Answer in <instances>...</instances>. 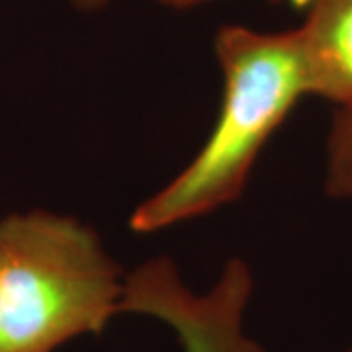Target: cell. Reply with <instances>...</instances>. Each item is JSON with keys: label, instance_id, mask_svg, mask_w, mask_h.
<instances>
[{"label": "cell", "instance_id": "6da1fadb", "mask_svg": "<svg viewBox=\"0 0 352 352\" xmlns=\"http://www.w3.org/2000/svg\"><path fill=\"white\" fill-rule=\"evenodd\" d=\"M215 53L226 78L215 127L194 161L133 212L135 233H155L237 200L266 141L309 94L298 30L261 34L223 25Z\"/></svg>", "mask_w": 352, "mask_h": 352}, {"label": "cell", "instance_id": "7a4b0ae2", "mask_svg": "<svg viewBox=\"0 0 352 352\" xmlns=\"http://www.w3.org/2000/svg\"><path fill=\"white\" fill-rule=\"evenodd\" d=\"M122 268L92 227L34 210L0 219V352H55L120 314Z\"/></svg>", "mask_w": 352, "mask_h": 352}, {"label": "cell", "instance_id": "3957f363", "mask_svg": "<svg viewBox=\"0 0 352 352\" xmlns=\"http://www.w3.org/2000/svg\"><path fill=\"white\" fill-rule=\"evenodd\" d=\"M252 286L249 264L229 258L219 280L198 294L182 282L168 256H159L127 274L120 314L161 321L175 331L184 352H266L243 327Z\"/></svg>", "mask_w": 352, "mask_h": 352}, {"label": "cell", "instance_id": "277c9868", "mask_svg": "<svg viewBox=\"0 0 352 352\" xmlns=\"http://www.w3.org/2000/svg\"><path fill=\"white\" fill-rule=\"evenodd\" d=\"M298 34L309 94L352 110V0H307Z\"/></svg>", "mask_w": 352, "mask_h": 352}, {"label": "cell", "instance_id": "5b68a950", "mask_svg": "<svg viewBox=\"0 0 352 352\" xmlns=\"http://www.w3.org/2000/svg\"><path fill=\"white\" fill-rule=\"evenodd\" d=\"M325 190L333 198H352V110H337L329 129Z\"/></svg>", "mask_w": 352, "mask_h": 352}, {"label": "cell", "instance_id": "8992f818", "mask_svg": "<svg viewBox=\"0 0 352 352\" xmlns=\"http://www.w3.org/2000/svg\"><path fill=\"white\" fill-rule=\"evenodd\" d=\"M157 2H161L164 6H170V8H192V6H196V4H201V2H210V0H157ZM268 2H272V4H284V2H289V4H303V2H307V0H268Z\"/></svg>", "mask_w": 352, "mask_h": 352}, {"label": "cell", "instance_id": "52a82bcc", "mask_svg": "<svg viewBox=\"0 0 352 352\" xmlns=\"http://www.w3.org/2000/svg\"><path fill=\"white\" fill-rule=\"evenodd\" d=\"M73 6L78 10H87V12H94V10H100L104 8L110 0H71Z\"/></svg>", "mask_w": 352, "mask_h": 352}, {"label": "cell", "instance_id": "ba28073f", "mask_svg": "<svg viewBox=\"0 0 352 352\" xmlns=\"http://www.w3.org/2000/svg\"><path fill=\"white\" fill-rule=\"evenodd\" d=\"M349 352H352V349H351V351H349Z\"/></svg>", "mask_w": 352, "mask_h": 352}]
</instances>
